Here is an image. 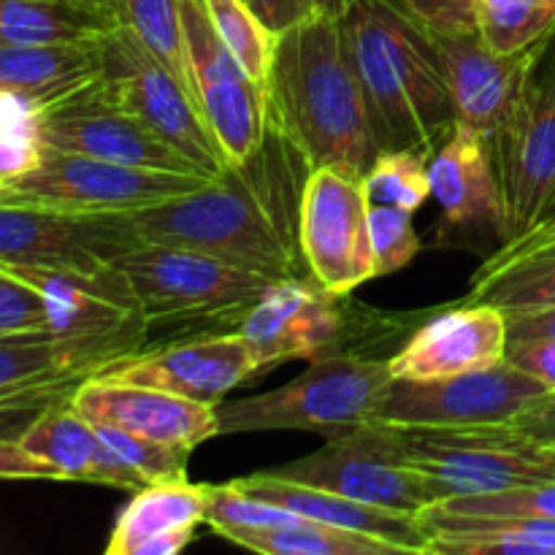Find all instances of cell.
Instances as JSON below:
<instances>
[{"label": "cell", "instance_id": "cell-4", "mask_svg": "<svg viewBox=\"0 0 555 555\" xmlns=\"http://www.w3.org/2000/svg\"><path fill=\"white\" fill-rule=\"evenodd\" d=\"M146 328L238 325L274 280L195 249L139 242L114 255Z\"/></svg>", "mask_w": 555, "mask_h": 555}, {"label": "cell", "instance_id": "cell-11", "mask_svg": "<svg viewBox=\"0 0 555 555\" xmlns=\"http://www.w3.org/2000/svg\"><path fill=\"white\" fill-rule=\"evenodd\" d=\"M36 135L49 150L76 152L119 166L198 173L188 157L128 112L106 90L101 76L38 108Z\"/></svg>", "mask_w": 555, "mask_h": 555}, {"label": "cell", "instance_id": "cell-14", "mask_svg": "<svg viewBox=\"0 0 555 555\" xmlns=\"http://www.w3.org/2000/svg\"><path fill=\"white\" fill-rule=\"evenodd\" d=\"M139 244L125 215H74L0 204V269L106 274Z\"/></svg>", "mask_w": 555, "mask_h": 555}, {"label": "cell", "instance_id": "cell-16", "mask_svg": "<svg viewBox=\"0 0 555 555\" xmlns=\"http://www.w3.org/2000/svg\"><path fill=\"white\" fill-rule=\"evenodd\" d=\"M453 95L459 125L493 135L509 122L547 52L545 41L515 54H496L482 43L480 30H428Z\"/></svg>", "mask_w": 555, "mask_h": 555}, {"label": "cell", "instance_id": "cell-26", "mask_svg": "<svg viewBox=\"0 0 555 555\" xmlns=\"http://www.w3.org/2000/svg\"><path fill=\"white\" fill-rule=\"evenodd\" d=\"M20 444L52 464L63 480L98 482L119 491L144 488V480L108 448L101 431L70 406V399L49 406Z\"/></svg>", "mask_w": 555, "mask_h": 555}, {"label": "cell", "instance_id": "cell-20", "mask_svg": "<svg viewBox=\"0 0 555 555\" xmlns=\"http://www.w3.org/2000/svg\"><path fill=\"white\" fill-rule=\"evenodd\" d=\"M70 406L92 426L122 428L190 453L206 439L220 437L217 406L103 374L81 379L70 393Z\"/></svg>", "mask_w": 555, "mask_h": 555}, {"label": "cell", "instance_id": "cell-33", "mask_svg": "<svg viewBox=\"0 0 555 555\" xmlns=\"http://www.w3.org/2000/svg\"><path fill=\"white\" fill-rule=\"evenodd\" d=\"M369 204L396 206L415 215L431 198L428 157L412 150L379 152L374 166L363 177Z\"/></svg>", "mask_w": 555, "mask_h": 555}, {"label": "cell", "instance_id": "cell-40", "mask_svg": "<svg viewBox=\"0 0 555 555\" xmlns=\"http://www.w3.org/2000/svg\"><path fill=\"white\" fill-rule=\"evenodd\" d=\"M81 379H70V383L47 385V388L27 390V393L9 396L0 399V442H22L33 423L49 410V406L60 404V401L70 399Z\"/></svg>", "mask_w": 555, "mask_h": 555}, {"label": "cell", "instance_id": "cell-39", "mask_svg": "<svg viewBox=\"0 0 555 555\" xmlns=\"http://www.w3.org/2000/svg\"><path fill=\"white\" fill-rule=\"evenodd\" d=\"M14 334H57V331L47 296L30 282L0 269V336Z\"/></svg>", "mask_w": 555, "mask_h": 555}, {"label": "cell", "instance_id": "cell-23", "mask_svg": "<svg viewBox=\"0 0 555 555\" xmlns=\"http://www.w3.org/2000/svg\"><path fill=\"white\" fill-rule=\"evenodd\" d=\"M459 304H488L513 314L555 307V217L499 244L469 282Z\"/></svg>", "mask_w": 555, "mask_h": 555}, {"label": "cell", "instance_id": "cell-47", "mask_svg": "<svg viewBox=\"0 0 555 555\" xmlns=\"http://www.w3.org/2000/svg\"><path fill=\"white\" fill-rule=\"evenodd\" d=\"M542 336H555V307L542 309V312L513 314V318H507V345H513V341L542 339Z\"/></svg>", "mask_w": 555, "mask_h": 555}, {"label": "cell", "instance_id": "cell-42", "mask_svg": "<svg viewBox=\"0 0 555 555\" xmlns=\"http://www.w3.org/2000/svg\"><path fill=\"white\" fill-rule=\"evenodd\" d=\"M43 155V144L38 141L33 125H11L0 130V182L30 171Z\"/></svg>", "mask_w": 555, "mask_h": 555}, {"label": "cell", "instance_id": "cell-25", "mask_svg": "<svg viewBox=\"0 0 555 555\" xmlns=\"http://www.w3.org/2000/svg\"><path fill=\"white\" fill-rule=\"evenodd\" d=\"M139 352L122 341L70 339L57 334L0 336V399L87 379Z\"/></svg>", "mask_w": 555, "mask_h": 555}, {"label": "cell", "instance_id": "cell-17", "mask_svg": "<svg viewBox=\"0 0 555 555\" xmlns=\"http://www.w3.org/2000/svg\"><path fill=\"white\" fill-rule=\"evenodd\" d=\"M345 296L325 293L312 280L274 282L236 325L253 350L258 374L287 361H314L347 352L341 347L347 318Z\"/></svg>", "mask_w": 555, "mask_h": 555}, {"label": "cell", "instance_id": "cell-19", "mask_svg": "<svg viewBox=\"0 0 555 555\" xmlns=\"http://www.w3.org/2000/svg\"><path fill=\"white\" fill-rule=\"evenodd\" d=\"M98 374L217 406L233 388L258 374V363L244 336L233 331L139 350Z\"/></svg>", "mask_w": 555, "mask_h": 555}, {"label": "cell", "instance_id": "cell-10", "mask_svg": "<svg viewBox=\"0 0 555 555\" xmlns=\"http://www.w3.org/2000/svg\"><path fill=\"white\" fill-rule=\"evenodd\" d=\"M182 33L193 98L228 166L244 163L269 133L266 87L255 81L217 36L204 0H182Z\"/></svg>", "mask_w": 555, "mask_h": 555}, {"label": "cell", "instance_id": "cell-49", "mask_svg": "<svg viewBox=\"0 0 555 555\" xmlns=\"http://www.w3.org/2000/svg\"><path fill=\"white\" fill-rule=\"evenodd\" d=\"M79 3L92 5V9L103 11V14H108V16H114V20H119V14H117V3H114V0H79Z\"/></svg>", "mask_w": 555, "mask_h": 555}, {"label": "cell", "instance_id": "cell-48", "mask_svg": "<svg viewBox=\"0 0 555 555\" xmlns=\"http://www.w3.org/2000/svg\"><path fill=\"white\" fill-rule=\"evenodd\" d=\"M314 9L323 11V14H331V16H341L347 11V5H350V0H312Z\"/></svg>", "mask_w": 555, "mask_h": 555}, {"label": "cell", "instance_id": "cell-37", "mask_svg": "<svg viewBox=\"0 0 555 555\" xmlns=\"http://www.w3.org/2000/svg\"><path fill=\"white\" fill-rule=\"evenodd\" d=\"M434 507L459 515H502V518H507V515H529V518L555 520V480L496 493L444 499Z\"/></svg>", "mask_w": 555, "mask_h": 555}, {"label": "cell", "instance_id": "cell-38", "mask_svg": "<svg viewBox=\"0 0 555 555\" xmlns=\"http://www.w3.org/2000/svg\"><path fill=\"white\" fill-rule=\"evenodd\" d=\"M298 515L274 507L269 502L247 496L231 482L225 486H206V526L211 531L225 529H260V526L291 524Z\"/></svg>", "mask_w": 555, "mask_h": 555}, {"label": "cell", "instance_id": "cell-45", "mask_svg": "<svg viewBox=\"0 0 555 555\" xmlns=\"http://www.w3.org/2000/svg\"><path fill=\"white\" fill-rule=\"evenodd\" d=\"M0 480H63L52 464L27 453L20 442H0Z\"/></svg>", "mask_w": 555, "mask_h": 555}, {"label": "cell", "instance_id": "cell-27", "mask_svg": "<svg viewBox=\"0 0 555 555\" xmlns=\"http://www.w3.org/2000/svg\"><path fill=\"white\" fill-rule=\"evenodd\" d=\"M98 70V38L0 47V95L22 98L38 112L65 92L95 79Z\"/></svg>", "mask_w": 555, "mask_h": 555}, {"label": "cell", "instance_id": "cell-9", "mask_svg": "<svg viewBox=\"0 0 555 555\" xmlns=\"http://www.w3.org/2000/svg\"><path fill=\"white\" fill-rule=\"evenodd\" d=\"M542 393H547L545 385L509 361L426 383L390 379L372 423L393 428L507 426Z\"/></svg>", "mask_w": 555, "mask_h": 555}, {"label": "cell", "instance_id": "cell-24", "mask_svg": "<svg viewBox=\"0 0 555 555\" xmlns=\"http://www.w3.org/2000/svg\"><path fill=\"white\" fill-rule=\"evenodd\" d=\"M206 524V486L190 480L139 488L114 524L106 555H177Z\"/></svg>", "mask_w": 555, "mask_h": 555}, {"label": "cell", "instance_id": "cell-5", "mask_svg": "<svg viewBox=\"0 0 555 555\" xmlns=\"http://www.w3.org/2000/svg\"><path fill=\"white\" fill-rule=\"evenodd\" d=\"M388 361L334 352L309 361V369L287 385L266 393L217 404L222 434L312 431L325 439L345 437L374 421L388 390Z\"/></svg>", "mask_w": 555, "mask_h": 555}, {"label": "cell", "instance_id": "cell-3", "mask_svg": "<svg viewBox=\"0 0 555 555\" xmlns=\"http://www.w3.org/2000/svg\"><path fill=\"white\" fill-rule=\"evenodd\" d=\"M341 30L377 150L431 160L459 119L428 27L401 0H350Z\"/></svg>", "mask_w": 555, "mask_h": 555}, {"label": "cell", "instance_id": "cell-36", "mask_svg": "<svg viewBox=\"0 0 555 555\" xmlns=\"http://www.w3.org/2000/svg\"><path fill=\"white\" fill-rule=\"evenodd\" d=\"M369 231L374 249V280L396 274L421 253V236L415 231L412 211L369 204Z\"/></svg>", "mask_w": 555, "mask_h": 555}, {"label": "cell", "instance_id": "cell-35", "mask_svg": "<svg viewBox=\"0 0 555 555\" xmlns=\"http://www.w3.org/2000/svg\"><path fill=\"white\" fill-rule=\"evenodd\" d=\"M101 437L106 439L108 448L144 480L150 482H171L188 480V459L190 450L177 448V444L157 442V439L141 437V434L122 431L112 426H95Z\"/></svg>", "mask_w": 555, "mask_h": 555}, {"label": "cell", "instance_id": "cell-18", "mask_svg": "<svg viewBox=\"0 0 555 555\" xmlns=\"http://www.w3.org/2000/svg\"><path fill=\"white\" fill-rule=\"evenodd\" d=\"M431 198L442 215L450 244L507 242L502 190L493 168L491 139L455 125L450 139L428 160Z\"/></svg>", "mask_w": 555, "mask_h": 555}, {"label": "cell", "instance_id": "cell-8", "mask_svg": "<svg viewBox=\"0 0 555 555\" xmlns=\"http://www.w3.org/2000/svg\"><path fill=\"white\" fill-rule=\"evenodd\" d=\"M101 81L146 128L188 157L195 171L217 179L228 168L198 103L182 81L155 57L130 27L117 25L98 36Z\"/></svg>", "mask_w": 555, "mask_h": 555}, {"label": "cell", "instance_id": "cell-29", "mask_svg": "<svg viewBox=\"0 0 555 555\" xmlns=\"http://www.w3.org/2000/svg\"><path fill=\"white\" fill-rule=\"evenodd\" d=\"M217 537L247 551L263 555H396L393 545L377 537L358 531L336 529V526L314 524L296 518L291 524L260 526V529H225ZM401 555V553H399Z\"/></svg>", "mask_w": 555, "mask_h": 555}, {"label": "cell", "instance_id": "cell-32", "mask_svg": "<svg viewBox=\"0 0 555 555\" xmlns=\"http://www.w3.org/2000/svg\"><path fill=\"white\" fill-rule=\"evenodd\" d=\"M206 14L228 52L242 63L255 81L266 87L276 36L253 14L244 0H204Z\"/></svg>", "mask_w": 555, "mask_h": 555}, {"label": "cell", "instance_id": "cell-22", "mask_svg": "<svg viewBox=\"0 0 555 555\" xmlns=\"http://www.w3.org/2000/svg\"><path fill=\"white\" fill-rule=\"evenodd\" d=\"M231 486L247 493V496L287 509V513L298 515V518L336 526V529L358 531V534L366 537H377V540L393 545L401 555H428L431 531L415 515L352 502V499L323 491V488L285 480V477L274 475V472L238 477V480H231Z\"/></svg>", "mask_w": 555, "mask_h": 555}, {"label": "cell", "instance_id": "cell-1", "mask_svg": "<svg viewBox=\"0 0 555 555\" xmlns=\"http://www.w3.org/2000/svg\"><path fill=\"white\" fill-rule=\"evenodd\" d=\"M309 173L301 152L269 128L260 150L244 163L125 217L139 242L195 249L274 282L312 280L301 253Z\"/></svg>", "mask_w": 555, "mask_h": 555}, {"label": "cell", "instance_id": "cell-50", "mask_svg": "<svg viewBox=\"0 0 555 555\" xmlns=\"http://www.w3.org/2000/svg\"><path fill=\"white\" fill-rule=\"evenodd\" d=\"M551 217H555V206H553V215Z\"/></svg>", "mask_w": 555, "mask_h": 555}, {"label": "cell", "instance_id": "cell-21", "mask_svg": "<svg viewBox=\"0 0 555 555\" xmlns=\"http://www.w3.org/2000/svg\"><path fill=\"white\" fill-rule=\"evenodd\" d=\"M507 356V314L488 304H455L428 320L388 361L393 379H444L480 372Z\"/></svg>", "mask_w": 555, "mask_h": 555}, {"label": "cell", "instance_id": "cell-31", "mask_svg": "<svg viewBox=\"0 0 555 555\" xmlns=\"http://www.w3.org/2000/svg\"><path fill=\"white\" fill-rule=\"evenodd\" d=\"M114 3H117L119 25L130 27L193 95L182 33V0H114Z\"/></svg>", "mask_w": 555, "mask_h": 555}, {"label": "cell", "instance_id": "cell-7", "mask_svg": "<svg viewBox=\"0 0 555 555\" xmlns=\"http://www.w3.org/2000/svg\"><path fill=\"white\" fill-rule=\"evenodd\" d=\"M209 177L119 166L76 152L43 146L30 171L0 182V204L38 206L74 215H130L201 188Z\"/></svg>", "mask_w": 555, "mask_h": 555}, {"label": "cell", "instance_id": "cell-28", "mask_svg": "<svg viewBox=\"0 0 555 555\" xmlns=\"http://www.w3.org/2000/svg\"><path fill=\"white\" fill-rule=\"evenodd\" d=\"M117 25L79 0H0V47L87 41Z\"/></svg>", "mask_w": 555, "mask_h": 555}, {"label": "cell", "instance_id": "cell-6", "mask_svg": "<svg viewBox=\"0 0 555 555\" xmlns=\"http://www.w3.org/2000/svg\"><path fill=\"white\" fill-rule=\"evenodd\" d=\"M374 426L383 434L390 455L437 486L442 496L439 502L555 480V450L529 442L509 426Z\"/></svg>", "mask_w": 555, "mask_h": 555}, {"label": "cell", "instance_id": "cell-30", "mask_svg": "<svg viewBox=\"0 0 555 555\" xmlns=\"http://www.w3.org/2000/svg\"><path fill=\"white\" fill-rule=\"evenodd\" d=\"M477 30L491 52H524L555 36V0H477Z\"/></svg>", "mask_w": 555, "mask_h": 555}, {"label": "cell", "instance_id": "cell-13", "mask_svg": "<svg viewBox=\"0 0 555 555\" xmlns=\"http://www.w3.org/2000/svg\"><path fill=\"white\" fill-rule=\"evenodd\" d=\"M301 253L314 285L334 296H350L374 280L363 179L339 168H312L301 201Z\"/></svg>", "mask_w": 555, "mask_h": 555}, {"label": "cell", "instance_id": "cell-51", "mask_svg": "<svg viewBox=\"0 0 555 555\" xmlns=\"http://www.w3.org/2000/svg\"><path fill=\"white\" fill-rule=\"evenodd\" d=\"M551 450H555V448H551Z\"/></svg>", "mask_w": 555, "mask_h": 555}, {"label": "cell", "instance_id": "cell-46", "mask_svg": "<svg viewBox=\"0 0 555 555\" xmlns=\"http://www.w3.org/2000/svg\"><path fill=\"white\" fill-rule=\"evenodd\" d=\"M244 3L253 9V14L269 27L274 36L291 30L298 22H304L307 16H312L314 3L312 0H244Z\"/></svg>", "mask_w": 555, "mask_h": 555}, {"label": "cell", "instance_id": "cell-2", "mask_svg": "<svg viewBox=\"0 0 555 555\" xmlns=\"http://www.w3.org/2000/svg\"><path fill=\"white\" fill-rule=\"evenodd\" d=\"M266 101L269 128L285 135L309 168H339L363 179L377 160L341 16L314 11L276 36Z\"/></svg>", "mask_w": 555, "mask_h": 555}, {"label": "cell", "instance_id": "cell-34", "mask_svg": "<svg viewBox=\"0 0 555 555\" xmlns=\"http://www.w3.org/2000/svg\"><path fill=\"white\" fill-rule=\"evenodd\" d=\"M423 526L431 534H480V531H499L524 540L534 555H555V520L529 518V515H459L444 509L428 507L421 515Z\"/></svg>", "mask_w": 555, "mask_h": 555}, {"label": "cell", "instance_id": "cell-41", "mask_svg": "<svg viewBox=\"0 0 555 555\" xmlns=\"http://www.w3.org/2000/svg\"><path fill=\"white\" fill-rule=\"evenodd\" d=\"M417 22L437 33L475 30L477 0H401Z\"/></svg>", "mask_w": 555, "mask_h": 555}, {"label": "cell", "instance_id": "cell-44", "mask_svg": "<svg viewBox=\"0 0 555 555\" xmlns=\"http://www.w3.org/2000/svg\"><path fill=\"white\" fill-rule=\"evenodd\" d=\"M507 426L540 448H555V390H547L531 401Z\"/></svg>", "mask_w": 555, "mask_h": 555}, {"label": "cell", "instance_id": "cell-43", "mask_svg": "<svg viewBox=\"0 0 555 555\" xmlns=\"http://www.w3.org/2000/svg\"><path fill=\"white\" fill-rule=\"evenodd\" d=\"M504 361L515 363L526 374L540 379L547 390H555V336L513 341V345H507Z\"/></svg>", "mask_w": 555, "mask_h": 555}, {"label": "cell", "instance_id": "cell-12", "mask_svg": "<svg viewBox=\"0 0 555 555\" xmlns=\"http://www.w3.org/2000/svg\"><path fill=\"white\" fill-rule=\"evenodd\" d=\"M271 472L285 480L323 488L352 502L415 515V518H421L442 499L426 475L388 453L383 434L374 423L345 437L328 439L325 448Z\"/></svg>", "mask_w": 555, "mask_h": 555}, {"label": "cell", "instance_id": "cell-15", "mask_svg": "<svg viewBox=\"0 0 555 555\" xmlns=\"http://www.w3.org/2000/svg\"><path fill=\"white\" fill-rule=\"evenodd\" d=\"M507 238L547 220L555 206V65L537 68L509 122L491 139Z\"/></svg>", "mask_w": 555, "mask_h": 555}]
</instances>
